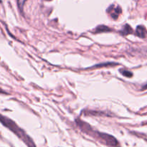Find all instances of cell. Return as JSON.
<instances>
[{
  "instance_id": "obj_3",
  "label": "cell",
  "mask_w": 147,
  "mask_h": 147,
  "mask_svg": "<svg viewBox=\"0 0 147 147\" xmlns=\"http://www.w3.org/2000/svg\"><path fill=\"white\" fill-rule=\"evenodd\" d=\"M121 11L122 10L121 7H119V6L115 7V5H113V4L111 5L107 9V12H109L111 14V17L113 20H117L119 14L121 13Z\"/></svg>"
},
{
  "instance_id": "obj_1",
  "label": "cell",
  "mask_w": 147,
  "mask_h": 147,
  "mask_svg": "<svg viewBox=\"0 0 147 147\" xmlns=\"http://www.w3.org/2000/svg\"><path fill=\"white\" fill-rule=\"evenodd\" d=\"M0 123L9 129L11 132L17 135L18 138H20L26 145L28 147H36L34 141L32 140L31 137L23 130L22 128H20L14 121L9 119L7 116H4L3 115L0 114Z\"/></svg>"
},
{
  "instance_id": "obj_6",
  "label": "cell",
  "mask_w": 147,
  "mask_h": 147,
  "mask_svg": "<svg viewBox=\"0 0 147 147\" xmlns=\"http://www.w3.org/2000/svg\"><path fill=\"white\" fill-rule=\"evenodd\" d=\"M111 29L109 28V27L105 25H100L98 26L95 30V33H100V32H110L111 31Z\"/></svg>"
},
{
  "instance_id": "obj_10",
  "label": "cell",
  "mask_w": 147,
  "mask_h": 147,
  "mask_svg": "<svg viewBox=\"0 0 147 147\" xmlns=\"http://www.w3.org/2000/svg\"><path fill=\"white\" fill-rule=\"evenodd\" d=\"M142 89H143V90H145V89H147V83H146V84H145L144 86H143V88H142Z\"/></svg>"
},
{
  "instance_id": "obj_4",
  "label": "cell",
  "mask_w": 147,
  "mask_h": 147,
  "mask_svg": "<svg viewBox=\"0 0 147 147\" xmlns=\"http://www.w3.org/2000/svg\"><path fill=\"white\" fill-rule=\"evenodd\" d=\"M136 34L138 37H141V38H144L147 34L146 29L145 28L144 26L143 25H139L136 27Z\"/></svg>"
},
{
  "instance_id": "obj_8",
  "label": "cell",
  "mask_w": 147,
  "mask_h": 147,
  "mask_svg": "<svg viewBox=\"0 0 147 147\" xmlns=\"http://www.w3.org/2000/svg\"><path fill=\"white\" fill-rule=\"evenodd\" d=\"M26 1L27 0H17V6H18V8L20 9V11H22V12H23V9H24V6Z\"/></svg>"
},
{
  "instance_id": "obj_7",
  "label": "cell",
  "mask_w": 147,
  "mask_h": 147,
  "mask_svg": "<svg viewBox=\"0 0 147 147\" xmlns=\"http://www.w3.org/2000/svg\"><path fill=\"white\" fill-rule=\"evenodd\" d=\"M120 72L123 76H125V77L131 78L132 76H133V73H132L131 72L129 71V70H125V69H121Z\"/></svg>"
},
{
  "instance_id": "obj_2",
  "label": "cell",
  "mask_w": 147,
  "mask_h": 147,
  "mask_svg": "<svg viewBox=\"0 0 147 147\" xmlns=\"http://www.w3.org/2000/svg\"><path fill=\"white\" fill-rule=\"evenodd\" d=\"M94 134H93L91 136H96L98 139H101V142H103V143L106 144L107 146L111 147H117L119 146V142H118V141L116 140L114 136L107 134L100 133V132L94 131Z\"/></svg>"
},
{
  "instance_id": "obj_9",
  "label": "cell",
  "mask_w": 147,
  "mask_h": 147,
  "mask_svg": "<svg viewBox=\"0 0 147 147\" xmlns=\"http://www.w3.org/2000/svg\"><path fill=\"white\" fill-rule=\"evenodd\" d=\"M0 93H3V94H8L7 92H5L4 90H2L1 88H0Z\"/></svg>"
},
{
  "instance_id": "obj_5",
  "label": "cell",
  "mask_w": 147,
  "mask_h": 147,
  "mask_svg": "<svg viewBox=\"0 0 147 147\" xmlns=\"http://www.w3.org/2000/svg\"><path fill=\"white\" fill-rule=\"evenodd\" d=\"M132 33H133V29L128 24H125L122 30H121V34H123V35H128V34H132Z\"/></svg>"
}]
</instances>
